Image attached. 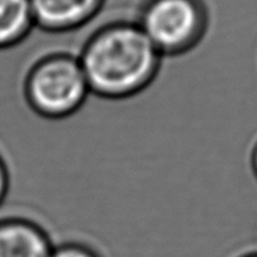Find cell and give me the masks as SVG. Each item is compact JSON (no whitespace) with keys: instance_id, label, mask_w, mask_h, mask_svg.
<instances>
[{"instance_id":"4","label":"cell","mask_w":257,"mask_h":257,"mask_svg":"<svg viewBox=\"0 0 257 257\" xmlns=\"http://www.w3.org/2000/svg\"><path fill=\"white\" fill-rule=\"evenodd\" d=\"M104 0H30L35 27L48 33H67L92 20Z\"/></svg>"},{"instance_id":"2","label":"cell","mask_w":257,"mask_h":257,"mask_svg":"<svg viewBox=\"0 0 257 257\" xmlns=\"http://www.w3.org/2000/svg\"><path fill=\"white\" fill-rule=\"evenodd\" d=\"M92 95L78 54L53 52L28 70L24 97L30 109L42 118L60 120L70 117Z\"/></svg>"},{"instance_id":"1","label":"cell","mask_w":257,"mask_h":257,"mask_svg":"<svg viewBox=\"0 0 257 257\" xmlns=\"http://www.w3.org/2000/svg\"><path fill=\"white\" fill-rule=\"evenodd\" d=\"M163 58L138 23L128 22L98 29L78 54L92 95L107 100L128 99L150 87Z\"/></svg>"},{"instance_id":"5","label":"cell","mask_w":257,"mask_h":257,"mask_svg":"<svg viewBox=\"0 0 257 257\" xmlns=\"http://www.w3.org/2000/svg\"><path fill=\"white\" fill-rule=\"evenodd\" d=\"M52 240L40 225L25 218L0 220V257H50Z\"/></svg>"},{"instance_id":"7","label":"cell","mask_w":257,"mask_h":257,"mask_svg":"<svg viewBox=\"0 0 257 257\" xmlns=\"http://www.w3.org/2000/svg\"><path fill=\"white\" fill-rule=\"evenodd\" d=\"M50 257H99L88 246L78 242H65L54 246Z\"/></svg>"},{"instance_id":"9","label":"cell","mask_w":257,"mask_h":257,"mask_svg":"<svg viewBox=\"0 0 257 257\" xmlns=\"http://www.w3.org/2000/svg\"><path fill=\"white\" fill-rule=\"evenodd\" d=\"M251 167H252L253 173H255L256 178H257V143L253 147L252 152H251Z\"/></svg>"},{"instance_id":"8","label":"cell","mask_w":257,"mask_h":257,"mask_svg":"<svg viewBox=\"0 0 257 257\" xmlns=\"http://www.w3.org/2000/svg\"><path fill=\"white\" fill-rule=\"evenodd\" d=\"M9 191V172L4 161L0 157V205L4 202Z\"/></svg>"},{"instance_id":"6","label":"cell","mask_w":257,"mask_h":257,"mask_svg":"<svg viewBox=\"0 0 257 257\" xmlns=\"http://www.w3.org/2000/svg\"><path fill=\"white\" fill-rule=\"evenodd\" d=\"M35 28L30 0H0V50L15 47Z\"/></svg>"},{"instance_id":"10","label":"cell","mask_w":257,"mask_h":257,"mask_svg":"<svg viewBox=\"0 0 257 257\" xmlns=\"http://www.w3.org/2000/svg\"><path fill=\"white\" fill-rule=\"evenodd\" d=\"M243 257H257V253H250V255H246Z\"/></svg>"},{"instance_id":"3","label":"cell","mask_w":257,"mask_h":257,"mask_svg":"<svg viewBox=\"0 0 257 257\" xmlns=\"http://www.w3.org/2000/svg\"><path fill=\"white\" fill-rule=\"evenodd\" d=\"M137 23L163 57L192 49L206 28L197 0H150Z\"/></svg>"}]
</instances>
